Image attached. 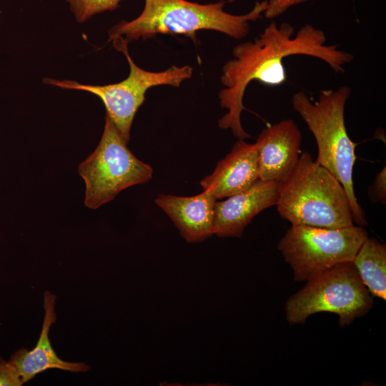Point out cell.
<instances>
[{
	"mask_svg": "<svg viewBox=\"0 0 386 386\" xmlns=\"http://www.w3.org/2000/svg\"><path fill=\"white\" fill-rule=\"evenodd\" d=\"M325 32L311 24L302 26L295 35V28L289 23L279 26L272 21L253 41L237 45L232 50L233 59L222 68L221 82L224 86L219 93L220 106L227 113L219 119L220 129H230L238 139L251 136L243 129L241 113L245 109L243 97L252 81L277 86L287 81L283 64L292 55H306L327 63L335 72H344V66L354 56L338 48L327 45Z\"/></svg>",
	"mask_w": 386,
	"mask_h": 386,
	"instance_id": "cell-1",
	"label": "cell"
},
{
	"mask_svg": "<svg viewBox=\"0 0 386 386\" xmlns=\"http://www.w3.org/2000/svg\"><path fill=\"white\" fill-rule=\"evenodd\" d=\"M141 14L130 21H122L109 31V41L121 39L127 43L157 34H179L195 38L200 30H214L240 39L249 30V21L261 17L267 1H257L253 9L243 15L224 11L223 1L199 4L186 0H144Z\"/></svg>",
	"mask_w": 386,
	"mask_h": 386,
	"instance_id": "cell-2",
	"label": "cell"
},
{
	"mask_svg": "<svg viewBox=\"0 0 386 386\" xmlns=\"http://www.w3.org/2000/svg\"><path fill=\"white\" fill-rule=\"evenodd\" d=\"M350 94L347 86L322 90L313 102L305 92L299 91L293 95L292 104L314 135L318 149L316 161L340 181L348 197L354 223L364 227L367 223L355 195L352 178L355 144L347 134L345 122V107Z\"/></svg>",
	"mask_w": 386,
	"mask_h": 386,
	"instance_id": "cell-3",
	"label": "cell"
},
{
	"mask_svg": "<svg viewBox=\"0 0 386 386\" xmlns=\"http://www.w3.org/2000/svg\"><path fill=\"white\" fill-rule=\"evenodd\" d=\"M277 211L292 225L340 228L354 224L351 206L340 181L305 152L281 183Z\"/></svg>",
	"mask_w": 386,
	"mask_h": 386,
	"instance_id": "cell-4",
	"label": "cell"
},
{
	"mask_svg": "<svg viewBox=\"0 0 386 386\" xmlns=\"http://www.w3.org/2000/svg\"><path fill=\"white\" fill-rule=\"evenodd\" d=\"M367 237L365 229L355 224L340 228L292 225L280 239L278 249L295 280L307 282L352 262Z\"/></svg>",
	"mask_w": 386,
	"mask_h": 386,
	"instance_id": "cell-5",
	"label": "cell"
},
{
	"mask_svg": "<svg viewBox=\"0 0 386 386\" xmlns=\"http://www.w3.org/2000/svg\"><path fill=\"white\" fill-rule=\"evenodd\" d=\"M127 144L106 114L99 144L78 167L86 185L84 204L88 208L96 209L122 190L152 179V167L137 158Z\"/></svg>",
	"mask_w": 386,
	"mask_h": 386,
	"instance_id": "cell-6",
	"label": "cell"
},
{
	"mask_svg": "<svg viewBox=\"0 0 386 386\" xmlns=\"http://www.w3.org/2000/svg\"><path fill=\"white\" fill-rule=\"evenodd\" d=\"M371 294L362 283L353 262L327 271L309 281L285 303L291 325L304 323L322 312L339 316L340 325H350L372 307Z\"/></svg>",
	"mask_w": 386,
	"mask_h": 386,
	"instance_id": "cell-7",
	"label": "cell"
},
{
	"mask_svg": "<svg viewBox=\"0 0 386 386\" xmlns=\"http://www.w3.org/2000/svg\"><path fill=\"white\" fill-rule=\"evenodd\" d=\"M113 45L126 56L129 64V74L122 81L104 86L81 84L74 81H59L46 78V84L62 89L86 91L99 96L107 109V114L114 123L127 143L130 139V130L134 116L145 100V93L151 87L159 85L179 86L182 81L191 78L193 69L189 66H172L167 70L154 72L139 67L132 59L125 41L117 39Z\"/></svg>",
	"mask_w": 386,
	"mask_h": 386,
	"instance_id": "cell-8",
	"label": "cell"
},
{
	"mask_svg": "<svg viewBox=\"0 0 386 386\" xmlns=\"http://www.w3.org/2000/svg\"><path fill=\"white\" fill-rule=\"evenodd\" d=\"M302 139L298 126L291 119L262 129L255 142L259 179L285 181L300 160Z\"/></svg>",
	"mask_w": 386,
	"mask_h": 386,
	"instance_id": "cell-9",
	"label": "cell"
},
{
	"mask_svg": "<svg viewBox=\"0 0 386 386\" xmlns=\"http://www.w3.org/2000/svg\"><path fill=\"white\" fill-rule=\"evenodd\" d=\"M281 183L259 179L245 190L216 202L214 234L220 237H241L256 215L276 205Z\"/></svg>",
	"mask_w": 386,
	"mask_h": 386,
	"instance_id": "cell-10",
	"label": "cell"
},
{
	"mask_svg": "<svg viewBox=\"0 0 386 386\" xmlns=\"http://www.w3.org/2000/svg\"><path fill=\"white\" fill-rule=\"evenodd\" d=\"M258 179L256 144L239 139L231 152L217 163L214 172L200 182V185L216 199H222L245 190Z\"/></svg>",
	"mask_w": 386,
	"mask_h": 386,
	"instance_id": "cell-11",
	"label": "cell"
},
{
	"mask_svg": "<svg viewBox=\"0 0 386 386\" xmlns=\"http://www.w3.org/2000/svg\"><path fill=\"white\" fill-rule=\"evenodd\" d=\"M156 204L172 219L188 242H199L214 234L217 199L207 190L192 197L160 194Z\"/></svg>",
	"mask_w": 386,
	"mask_h": 386,
	"instance_id": "cell-12",
	"label": "cell"
},
{
	"mask_svg": "<svg viewBox=\"0 0 386 386\" xmlns=\"http://www.w3.org/2000/svg\"><path fill=\"white\" fill-rule=\"evenodd\" d=\"M56 296L46 291L44 295V318L36 345L31 350H17L9 361L17 369L23 383L48 369H59L73 372H87L89 366L84 362H66L60 359L51 347L49 332L56 322Z\"/></svg>",
	"mask_w": 386,
	"mask_h": 386,
	"instance_id": "cell-13",
	"label": "cell"
},
{
	"mask_svg": "<svg viewBox=\"0 0 386 386\" xmlns=\"http://www.w3.org/2000/svg\"><path fill=\"white\" fill-rule=\"evenodd\" d=\"M361 280L374 297L386 300V247L367 237L353 261Z\"/></svg>",
	"mask_w": 386,
	"mask_h": 386,
	"instance_id": "cell-14",
	"label": "cell"
},
{
	"mask_svg": "<svg viewBox=\"0 0 386 386\" xmlns=\"http://www.w3.org/2000/svg\"><path fill=\"white\" fill-rule=\"evenodd\" d=\"M79 22H84L91 16L119 6L121 0H66Z\"/></svg>",
	"mask_w": 386,
	"mask_h": 386,
	"instance_id": "cell-15",
	"label": "cell"
},
{
	"mask_svg": "<svg viewBox=\"0 0 386 386\" xmlns=\"http://www.w3.org/2000/svg\"><path fill=\"white\" fill-rule=\"evenodd\" d=\"M368 196L372 202L386 203V168L385 166L378 172L374 182L368 187Z\"/></svg>",
	"mask_w": 386,
	"mask_h": 386,
	"instance_id": "cell-16",
	"label": "cell"
},
{
	"mask_svg": "<svg viewBox=\"0 0 386 386\" xmlns=\"http://www.w3.org/2000/svg\"><path fill=\"white\" fill-rule=\"evenodd\" d=\"M24 383L16 367L0 357V386H21Z\"/></svg>",
	"mask_w": 386,
	"mask_h": 386,
	"instance_id": "cell-17",
	"label": "cell"
},
{
	"mask_svg": "<svg viewBox=\"0 0 386 386\" xmlns=\"http://www.w3.org/2000/svg\"><path fill=\"white\" fill-rule=\"evenodd\" d=\"M236 0H229L234 1ZM267 6L264 12V16L268 19L276 18L284 14L290 7L304 3L307 0H267Z\"/></svg>",
	"mask_w": 386,
	"mask_h": 386,
	"instance_id": "cell-18",
	"label": "cell"
}]
</instances>
